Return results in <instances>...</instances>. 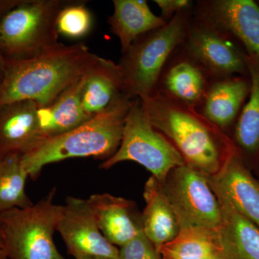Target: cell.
<instances>
[{"instance_id": "24", "label": "cell", "mask_w": 259, "mask_h": 259, "mask_svg": "<svg viewBox=\"0 0 259 259\" xmlns=\"http://www.w3.org/2000/svg\"><path fill=\"white\" fill-rule=\"evenodd\" d=\"M28 178L20 155L0 162V212L33 204L25 191Z\"/></svg>"}, {"instance_id": "12", "label": "cell", "mask_w": 259, "mask_h": 259, "mask_svg": "<svg viewBox=\"0 0 259 259\" xmlns=\"http://www.w3.org/2000/svg\"><path fill=\"white\" fill-rule=\"evenodd\" d=\"M217 197L226 200L240 214L259 228V182L234 149L220 171L207 176Z\"/></svg>"}, {"instance_id": "21", "label": "cell", "mask_w": 259, "mask_h": 259, "mask_svg": "<svg viewBox=\"0 0 259 259\" xmlns=\"http://www.w3.org/2000/svg\"><path fill=\"white\" fill-rule=\"evenodd\" d=\"M122 76L118 64L99 58L87 73L81 92V105L88 115L95 116L105 110L122 93Z\"/></svg>"}, {"instance_id": "26", "label": "cell", "mask_w": 259, "mask_h": 259, "mask_svg": "<svg viewBox=\"0 0 259 259\" xmlns=\"http://www.w3.org/2000/svg\"><path fill=\"white\" fill-rule=\"evenodd\" d=\"M118 259H162L156 247L141 231L119 250Z\"/></svg>"}, {"instance_id": "2", "label": "cell", "mask_w": 259, "mask_h": 259, "mask_svg": "<svg viewBox=\"0 0 259 259\" xmlns=\"http://www.w3.org/2000/svg\"><path fill=\"white\" fill-rule=\"evenodd\" d=\"M139 99L153 127L177 148L187 166L212 176L236 149L233 140L195 108L159 92Z\"/></svg>"}, {"instance_id": "14", "label": "cell", "mask_w": 259, "mask_h": 259, "mask_svg": "<svg viewBox=\"0 0 259 259\" xmlns=\"http://www.w3.org/2000/svg\"><path fill=\"white\" fill-rule=\"evenodd\" d=\"M88 200L102 235L115 246L126 244L142 231V214L133 201L106 193L92 194Z\"/></svg>"}, {"instance_id": "32", "label": "cell", "mask_w": 259, "mask_h": 259, "mask_svg": "<svg viewBox=\"0 0 259 259\" xmlns=\"http://www.w3.org/2000/svg\"><path fill=\"white\" fill-rule=\"evenodd\" d=\"M256 2H257V3H258V4L259 5V0H258V1H256Z\"/></svg>"}, {"instance_id": "15", "label": "cell", "mask_w": 259, "mask_h": 259, "mask_svg": "<svg viewBox=\"0 0 259 259\" xmlns=\"http://www.w3.org/2000/svg\"><path fill=\"white\" fill-rule=\"evenodd\" d=\"M38 109L30 100L0 107V162L22 156L38 139Z\"/></svg>"}, {"instance_id": "27", "label": "cell", "mask_w": 259, "mask_h": 259, "mask_svg": "<svg viewBox=\"0 0 259 259\" xmlns=\"http://www.w3.org/2000/svg\"><path fill=\"white\" fill-rule=\"evenodd\" d=\"M161 12V18L168 23L181 10L194 4L190 0H155Z\"/></svg>"}, {"instance_id": "31", "label": "cell", "mask_w": 259, "mask_h": 259, "mask_svg": "<svg viewBox=\"0 0 259 259\" xmlns=\"http://www.w3.org/2000/svg\"><path fill=\"white\" fill-rule=\"evenodd\" d=\"M75 259H111L105 258V257L91 256V255H80V256L75 257Z\"/></svg>"}, {"instance_id": "8", "label": "cell", "mask_w": 259, "mask_h": 259, "mask_svg": "<svg viewBox=\"0 0 259 259\" xmlns=\"http://www.w3.org/2000/svg\"><path fill=\"white\" fill-rule=\"evenodd\" d=\"M207 176L185 164L172 170L162 185L180 230L219 231L223 222L222 211Z\"/></svg>"}, {"instance_id": "20", "label": "cell", "mask_w": 259, "mask_h": 259, "mask_svg": "<svg viewBox=\"0 0 259 259\" xmlns=\"http://www.w3.org/2000/svg\"><path fill=\"white\" fill-rule=\"evenodd\" d=\"M222 211L219 229L224 259H259V228L218 197Z\"/></svg>"}, {"instance_id": "29", "label": "cell", "mask_w": 259, "mask_h": 259, "mask_svg": "<svg viewBox=\"0 0 259 259\" xmlns=\"http://www.w3.org/2000/svg\"><path fill=\"white\" fill-rule=\"evenodd\" d=\"M0 259H7L4 238H3V235L1 229H0Z\"/></svg>"}, {"instance_id": "4", "label": "cell", "mask_w": 259, "mask_h": 259, "mask_svg": "<svg viewBox=\"0 0 259 259\" xmlns=\"http://www.w3.org/2000/svg\"><path fill=\"white\" fill-rule=\"evenodd\" d=\"M194 5L181 10L164 26L138 37L122 54L117 64L125 96L134 100L156 93L164 66L185 41Z\"/></svg>"}, {"instance_id": "1", "label": "cell", "mask_w": 259, "mask_h": 259, "mask_svg": "<svg viewBox=\"0 0 259 259\" xmlns=\"http://www.w3.org/2000/svg\"><path fill=\"white\" fill-rule=\"evenodd\" d=\"M99 58L83 42H59L30 59L5 60L0 107L24 100L36 102L39 107L49 106L84 76Z\"/></svg>"}, {"instance_id": "22", "label": "cell", "mask_w": 259, "mask_h": 259, "mask_svg": "<svg viewBox=\"0 0 259 259\" xmlns=\"http://www.w3.org/2000/svg\"><path fill=\"white\" fill-rule=\"evenodd\" d=\"M250 92L234 125L233 144L244 159L259 160V57L248 55Z\"/></svg>"}, {"instance_id": "16", "label": "cell", "mask_w": 259, "mask_h": 259, "mask_svg": "<svg viewBox=\"0 0 259 259\" xmlns=\"http://www.w3.org/2000/svg\"><path fill=\"white\" fill-rule=\"evenodd\" d=\"M249 76L213 80L198 112L225 134L236 124L250 95Z\"/></svg>"}, {"instance_id": "13", "label": "cell", "mask_w": 259, "mask_h": 259, "mask_svg": "<svg viewBox=\"0 0 259 259\" xmlns=\"http://www.w3.org/2000/svg\"><path fill=\"white\" fill-rule=\"evenodd\" d=\"M181 46L164 66L156 92L198 110L213 80Z\"/></svg>"}, {"instance_id": "7", "label": "cell", "mask_w": 259, "mask_h": 259, "mask_svg": "<svg viewBox=\"0 0 259 259\" xmlns=\"http://www.w3.org/2000/svg\"><path fill=\"white\" fill-rule=\"evenodd\" d=\"M123 161L144 166L161 185L172 170L186 164L177 148L153 127L139 98L133 100L118 149L100 168L110 169Z\"/></svg>"}, {"instance_id": "30", "label": "cell", "mask_w": 259, "mask_h": 259, "mask_svg": "<svg viewBox=\"0 0 259 259\" xmlns=\"http://www.w3.org/2000/svg\"><path fill=\"white\" fill-rule=\"evenodd\" d=\"M5 59L3 55L1 49H0V81L3 78V72H4Z\"/></svg>"}, {"instance_id": "28", "label": "cell", "mask_w": 259, "mask_h": 259, "mask_svg": "<svg viewBox=\"0 0 259 259\" xmlns=\"http://www.w3.org/2000/svg\"><path fill=\"white\" fill-rule=\"evenodd\" d=\"M23 0H0V20L12 10L23 3Z\"/></svg>"}, {"instance_id": "19", "label": "cell", "mask_w": 259, "mask_h": 259, "mask_svg": "<svg viewBox=\"0 0 259 259\" xmlns=\"http://www.w3.org/2000/svg\"><path fill=\"white\" fill-rule=\"evenodd\" d=\"M112 3L113 13L107 23L119 39L122 54L138 37L167 23L151 11L146 0H113Z\"/></svg>"}, {"instance_id": "11", "label": "cell", "mask_w": 259, "mask_h": 259, "mask_svg": "<svg viewBox=\"0 0 259 259\" xmlns=\"http://www.w3.org/2000/svg\"><path fill=\"white\" fill-rule=\"evenodd\" d=\"M194 15L231 35L248 55L259 57V5L253 0H203Z\"/></svg>"}, {"instance_id": "18", "label": "cell", "mask_w": 259, "mask_h": 259, "mask_svg": "<svg viewBox=\"0 0 259 259\" xmlns=\"http://www.w3.org/2000/svg\"><path fill=\"white\" fill-rule=\"evenodd\" d=\"M144 198L143 232L158 250L178 236L180 225L163 186L152 176L145 184Z\"/></svg>"}, {"instance_id": "17", "label": "cell", "mask_w": 259, "mask_h": 259, "mask_svg": "<svg viewBox=\"0 0 259 259\" xmlns=\"http://www.w3.org/2000/svg\"><path fill=\"white\" fill-rule=\"evenodd\" d=\"M86 74L65 90L49 106L39 107L37 140L66 134L94 117L86 113L81 105Z\"/></svg>"}, {"instance_id": "23", "label": "cell", "mask_w": 259, "mask_h": 259, "mask_svg": "<svg viewBox=\"0 0 259 259\" xmlns=\"http://www.w3.org/2000/svg\"><path fill=\"white\" fill-rule=\"evenodd\" d=\"M162 259H224L219 231L188 228L158 250Z\"/></svg>"}, {"instance_id": "10", "label": "cell", "mask_w": 259, "mask_h": 259, "mask_svg": "<svg viewBox=\"0 0 259 259\" xmlns=\"http://www.w3.org/2000/svg\"><path fill=\"white\" fill-rule=\"evenodd\" d=\"M56 231L72 256L91 255L118 259L119 249L102 235L88 199L69 196Z\"/></svg>"}, {"instance_id": "6", "label": "cell", "mask_w": 259, "mask_h": 259, "mask_svg": "<svg viewBox=\"0 0 259 259\" xmlns=\"http://www.w3.org/2000/svg\"><path fill=\"white\" fill-rule=\"evenodd\" d=\"M64 2L23 0L0 20L5 60L35 57L59 44L57 18Z\"/></svg>"}, {"instance_id": "3", "label": "cell", "mask_w": 259, "mask_h": 259, "mask_svg": "<svg viewBox=\"0 0 259 259\" xmlns=\"http://www.w3.org/2000/svg\"><path fill=\"white\" fill-rule=\"evenodd\" d=\"M133 100L122 94L104 111L66 134L37 140L21 156L29 178L35 180L51 163L73 158L107 160L118 149Z\"/></svg>"}, {"instance_id": "5", "label": "cell", "mask_w": 259, "mask_h": 259, "mask_svg": "<svg viewBox=\"0 0 259 259\" xmlns=\"http://www.w3.org/2000/svg\"><path fill=\"white\" fill-rule=\"evenodd\" d=\"M52 189L36 203L0 212L7 259H66L54 243L63 205Z\"/></svg>"}, {"instance_id": "9", "label": "cell", "mask_w": 259, "mask_h": 259, "mask_svg": "<svg viewBox=\"0 0 259 259\" xmlns=\"http://www.w3.org/2000/svg\"><path fill=\"white\" fill-rule=\"evenodd\" d=\"M181 47L212 80L249 76L248 54L243 47L224 30L194 13Z\"/></svg>"}, {"instance_id": "25", "label": "cell", "mask_w": 259, "mask_h": 259, "mask_svg": "<svg viewBox=\"0 0 259 259\" xmlns=\"http://www.w3.org/2000/svg\"><path fill=\"white\" fill-rule=\"evenodd\" d=\"M93 23V15L84 3H67L58 15L57 30L69 38H81L90 32Z\"/></svg>"}]
</instances>
